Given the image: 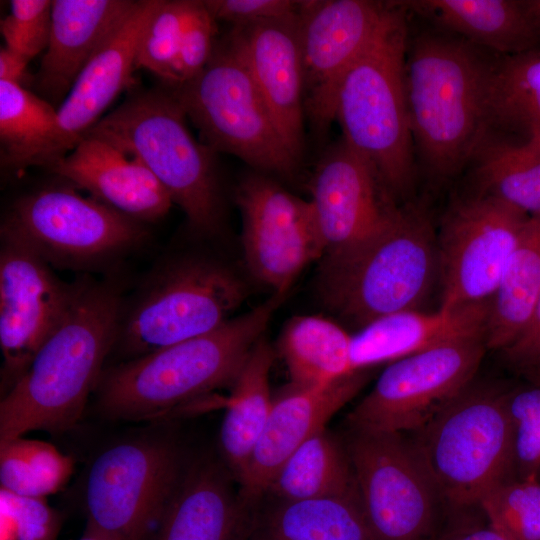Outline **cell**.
<instances>
[{
	"label": "cell",
	"instance_id": "cell-45",
	"mask_svg": "<svg viewBox=\"0 0 540 540\" xmlns=\"http://www.w3.org/2000/svg\"><path fill=\"white\" fill-rule=\"evenodd\" d=\"M31 59L27 56L2 47L0 50V81H6L25 87L28 80L27 66Z\"/></svg>",
	"mask_w": 540,
	"mask_h": 540
},
{
	"label": "cell",
	"instance_id": "cell-37",
	"mask_svg": "<svg viewBox=\"0 0 540 540\" xmlns=\"http://www.w3.org/2000/svg\"><path fill=\"white\" fill-rule=\"evenodd\" d=\"M194 0H160L140 38L136 67L157 75L166 87L175 84L182 35Z\"/></svg>",
	"mask_w": 540,
	"mask_h": 540
},
{
	"label": "cell",
	"instance_id": "cell-19",
	"mask_svg": "<svg viewBox=\"0 0 540 540\" xmlns=\"http://www.w3.org/2000/svg\"><path fill=\"white\" fill-rule=\"evenodd\" d=\"M366 370L318 386L290 383L273 398L264 429L238 482L241 496L255 507L280 467L350 401L367 381Z\"/></svg>",
	"mask_w": 540,
	"mask_h": 540
},
{
	"label": "cell",
	"instance_id": "cell-29",
	"mask_svg": "<svg viewBox=\"0 0 540 540\" xmlns=\"http://www.w3.org/2000/svg\"><path fill=\"white\" fill-rule=\"evenodd\" d=\"M274 352L262 337L251 349L224 400L219 432L221 460L239 482L269 417L273 398L269 374Z\"/></svg>",
	"mask_w": 540,
	"mask_h": 540
},
{
	"label": "cell",
	"instance_id": "cell-46",
	"mask_svg": "<svg viewBox=\"0 0 540 540\" xmlns=\"http://www.w3.org/2000/svg\"><path fill=\"white\" fill-rule=\"evenodd\" d=\"M523 4L531 20L540 32V0H525Z\"/></svg>",
	"mask_w": 540,
	"mask_h": 540
},
{
	"label": "cell",
	"instance_id": "cell-7",
	"mask_svg": "<svg viewBox=\"0 0 540 540\" xmlns=\"http://www.w3.org/2000/svg\"><path fill=\"white\" fill-rule=\"evenodd\" d=\"M505 393L473 381L410 434L448 514L478 508L485 492L514 477Z\"/></svg>",
	"mask_w": 540,
	"mask_h": 540
},
{
	"label": "cell",
	"instance_id": "cell-3",
	"mask_svg": "<svg viewBox=\"0 0 540 540\" xmlns=\"http://www.w3.org/2000/svg\"><path fill=\"white\" fill-rule=\"evenodd\" d=\"M443 30L408 43L405 92L414 148L433 178L446 180L470 164L486 135L492 57Z\"/></svg>",
	"mask_w": 540,
	"mask_h": 540
},
{
	"label": "cell",
	"instance_id": "cell-2",
	"mask_svg": "<svg viewBox=\"0 0 540 540\" xmlns=\"http://www.w3.org/2000/svg\"><path fill=\"white\" fill-rule=\"evenodd\" d=\"M286 295L273 293L209 333L105 367L94 391L96 409L111 420L157 421L231 388Z\"/></svg>",
	"mask_w": 540,
	"mask_h": 540
},
{
	"label": "cell",
	"instance_id": "cell-39",
	"mask_svg": "<svg viewBox=\"0 0 540 540\" xmlns=\"http://www.w3.org/2000/svg\"><path fill=\"white\" fill-rule=\"evenodd\" d=\"M61 526V514L46 498L0 488V540H57Z\"/></svg>",
	"mask_w": 540,
	"mask_h": 540
},
{
	"label": "cell",
	"instance_id": "cell-15",
	"mask_svg": "<svg viewBox=\"0 0 540 540\" xmlns=\"http://www.w3.org/2000/svg\"><path fill=\"white\" fill-rule=\"evenodd\" d=\"M235 201L250 272L273 293L287 294L300 272L325 254L311 203L258 171L241 179Z\"/></svg>",
	"mask_w": 540,
	"mask_h": 540
},
{
	"label": "cell",
	"instance_id": "cell-6",
	"mask_svg": "<svg viewBox=\"0 0 540 540\" xmlns=\"http://www.w3.org/2000/svg\"><path fill=\"white\" fill-rule=\"evenodd\" d=\"M406 9L390 8L377 34L345 75L335 121L342 138L375 167L395 199L415 180V148L405 92Z\"/></svg>",
	"mask_w": 540,
	"mask_h": 540
},
{
	"label": "cell",
	"instance_id": "cell-34",
	"mask_svg": "<svg viewBox=\"0 0 540 540\" xmlns=\"http://www.w3.org/2000/svg\"><path fill=\"white\" fill-rule=\"evenodd\" d=\"M477 192L540 214V147L485 139L472 162Z\"/></svg>",
	"mask_w": 540,
	"mask_h": 540
},
{
	"label": "cell",
	"instance_id": "cell-36",
	"mask_svg": "<svg viewBox=\"0 0 540 540\" xmlns=\"http://www.w3.org/2000/svg\"><path fill=\"white\" fill-rule=\"evenodd\" d=\"M478 509L510 540H540V477L496 484L483 494Z\"/></svg>",
	"mask_w": 540,
	"mask_h": 540
},
{
	"label": "cell",
	"instance_id": "cell-4",
	"mask_svg": "<svg viewBox=\"0 0 540 540\" xmlns=\"http://www.w3.org/2000/svg\"><path fill=\"white\" fill-rule=\"evenodd\" d=\"M438 270L432 221L423 207L408 204L370 238L324 256L319 293L331 311L360 329L386 315L418 309Z\"/></svg>",
	"mask_w": 540,
	"mask_h": 540
},
{
	"label": "cell",
	"instance_id": "cell-32",
	"mask_svg": "<svg viewBox=\"0 0 540 540\" xmlns=\"http://www.w3.org/2000/svg\"><path fill=\"white\" fill-rule=\"evenodd\" d=\"M540 293V214L529 216L490 300L487 349L502 351L525 328Z\"/></svg>",
	"mask_w": 540,
	"mask_h": 540
},
{
	"label": "cell",
	"instance_id": "cell-22",
	"mask_svg": "<svg viewBox=\"0 0 540 540\" xmlns=\"http://www.w3.org/2000/svg\"><path fill=\"white\" fill-rule=\"evenodd\" d=\"M48 171L145 224L164 217L173 205L168 192L140 159L95 136H83Z\"/></svg>",
	"mask_w": 540,
	"mask_h": 540
},
{
	"label": "cell",
	"instance_id": "cell-21",
	"mask_svg": "<svg viewBox=\"0 0 540 540\" xmlns=\"http://www.w3.org/2000/svg\"><path fill=\"white\" fill-rule=\"evenodd\" d=\"M222 460L187 462L152 540H249L255 507Z\"/></svg>",
	"mask_w": 540,
	"mask_h": 540
},
{
	"label": "cell",
	"instance_id": "cell-24",
	"mask_svg": "<svg viewBox=\"0 0 540 540\" xmlns=\"http://www.w3.org/2000/svg\"><path fill=\"white\" fill-rule=\"evenodd\" d=\"M160 0H141L82 69L58 106L61 127L76 146L116 97L133 84L138 44Z\"/></svg>",
	"mask_w": 540,
	"mask_h": 540
},
{
	"label": "cell",
	"instance_id": "cell-11",
	"mask_svg": "<svg viewBox=\"0 0 540 540\" xmlns=\"http://www.w3.org/2000/svg\"><path fill=\"white\" fill-rule=\"evenodd\" d=\"M1 230L22 240L52 267L68 270L116 261L148 237L145 223L64 185L17 199Z\"/></svg>",
	"mask_w": 540,
	"mask_h": 540
},
{
	"label": "cell",
	"instance_id": "cell-31",
	"mask_svg": "<svg viewBox=\"0 0 540 540\" xmlns=\"http://www.w3.org/2000/svg\"><path fill=\"white\" fill-rule=\"evenodd\" d=\"M264 497L286 501L332 497L358 499L345 443L326 428L318 432L280 467Z\"/></svg>",
	"mask_w": 540,
	"mask_h": 540
},
{
	"label": "cell",
	"instance_id": "cell-43",
	"mask_svg": "<svg viewBox=\"0 0 540 540\" xmlns=\"http://www.w3.org/2000/svg\"><path fill=\"white\" fill-rule=\"evenodd\" d=\"M500 352L513 369L530 378L540 376V293L525 328Z\"/></svg>",
	"mask_w": 540,
	"mask_h": 540
},
{
	"label": "cell",
	"instance_id": "cell-44",
	"mask_svg": "<svg viewBox=\"0 0 540 540\" xmlns=\"http://www.w3.org/2000/svg\"><path fill=\"white\" fill-rule=\"evenodd\" d=\"M449 516V523L434 540H510L491 525L478 508Z\"/></svg>",
	"mask_w": 540,
	"mask_h": 540
},
{
	"label": "cell",
	"instance_id": "cell-10",
	"mask_svg": "<svg viewBox=\"0 0 540 540\" xmlns=\"http://www.w3.org/2000/svg\"><path fill=\"white\" fill-rule=\"evenodd\" d=\"M187 462L177 442L164 435L108 446L87 471L86 525L115 540H152Z\"/></svg>",
	"mask_w": 540,
	"mask_h": 540
},
{
	"label": "cell",
	"instance_id": "cell-26",
	"mask_svg": "<svg viewBox=\"0 0 540 540\" xmlns=\"http://www.w3.org/2000/svg\"><path fill=\"white\" fill-rule=\"evenodd\" d=\"M401 4L440 30L495 53L513 55L535 49L540 32L523 1L413 0Z\"/></svg>",
	"mask_w": 540,
	"mask_h": 540
},
{
	"label": "cell",
	"instance_id": "cell-14",
	"mask_svg": "<svg viewBox=\"0 0 540 540\" xmlns=\"http://www.w3.org/2000/svg\"><path fill=\"white\" fill-rule=\"evenodd\" d=\"M528 218L480 193L454 202L437 236L441 309L491 300Z\"/></svg>",
	"mask_w": 540,
	"mask_h": 540
},
{
	"label": "cell",
	"instance_id": "cell-35",
	"mask_svg": "<svg viewBox=\"0 0 540 540\" xmlns=\"http://www.w3.org/2000/svg\"><path fill=\"white\" fill-rule=\"evenodd\" d=\"M74 471V460L49 442L15 438L0 443V488L46 498L61 490Z\"/></svg>",
	"mask_w": 540,
	"mask_h": 540
},
{
	"label": "cell",
	"instance_id": "cell-47",
	"mask_svg": "<svg viewBox=\"0 0 540 540\" xmlns=\"http://www.w3.org/2000/svg\"><path fill=\"white\" fill-rule=\"evenodd\" d=\"M78 540H115L114 538L100 532L88 525L85 526L83 534Z\"/></svg>",
	"mask_w": 540,
	"mask_h": 540
},
{
	"label": "cell",
	"instance_id": "cell-8",
	"mask_svg": "<svg viewBox=\"0 0 540 540\" xmlns=\"http://www.w3.org/2000/svg\"><path fill=\"white\" fill-rule=\"evenodd\" d=\"M247 295L238 274L204 255L161 261L122 304L112 352L124 360L209 333L231 319Z\"/></svg>",
	"mask_w": 540,
	"mask_h": 540
},
{
	"label": "cell",
	"instance_id": "cell-18",
	"mask_svg": "<svg viewBox=\"0 0 540 540\" xmlns=\"http://www.w3.org/2000/svg\"><path fill=\"white\" fill-rule=\"evenodd\" d=\"M309 189L324 256L370 238L400 207L371 162L342 137L321 154Z\"/></svg>",
	"mask_w": 540,
	"mask_h": 540
},
{
	"label": "cell",
	"instance_id": "cell-16",
	"mask_svg": "<svg viewBox=\"0 0 540 540\" xmlns=\"http://www.w3.org/2000/svg\"><path fill=\"white\" fill-rule=\"evenodd\" d=\"M390 2L305 0L298 14L304 76V112L323 139L335 121L340 85L377 34Z\"/></svg>",
	"mask_w": 540,
	"mask_h": 540
},
{
	"label": "cell",
	"instance_id": "cell-25",
	"mask_svg": "<svg viewBox=\"0 0 540 540\" xmlns=\"http://www.w3.org/2000/svg\"><path fill=\"white\" fill-rule=\"evenodd\" d=\"M490 301L426 313L420 309L392 313L351 336L354 370L401 358L470 336L485 335Z\"/></svg>",
	"mask_w": 540,
	"mask_h": 540
},
{
	"label": "cell",
	"instance_id": "cell-1",
	"mask_svg": "<svg viewBox=\"0 0 540 540\" xmlns=\"http://www.w3.org/2000/svg\"><path fill=\"white\" fill-rule=\"evenodd\" d=\"M123 298L116 284L82 278L59 325L1 396L0 443L76 428L116 341Z\"/></svg>",
	"mask_w": 540,
	"mask_h": 540
},
{
	"label": "cell",
	"instance_id": "cell-42",
	"mask_svg": "<svg viewBox=\"0 0 540 540\" xmlns=\"http://www.w3.org/2000/svg\"><path fill=\"white\" fill-rule=\"evenodd\" d=\"M216 21L232 27L296 16L301 1L292 0H203Z\"/></svg>",
	"mask_w": 540,
	"mask_h": 540
},
{
	"label": "cell",
	"instance_id": "cell-28",
	"mask_svg": "<svg viewBox=\"0 0 540 540\" xmlns=\"http://www.w3.org/2000/svg\"><path fill=\"white\" fill-rule=\"evenodd\" d=\"M485 139L540 147L539 50L496 55L487 86Z\"/></svg>",
	"mask_w": 540,
	"mask_h": 540
},
{
	"label": "cell",
	"instance_id": "cell-17",
	"mask_svg": "<svg viewBox=\"0 0 540 540\" xmlns=\"http://www.w3.org/2000/svg\"><path fill=\"white\" fill-rule=\"evenodd\" d=\"M1 396L23 376L55 331L76 291L14 235L0 230Z\"/></svg>",
	"mask_w": 540,
	"mask_h": 540
},
{
	"label": "cell",
	"instance_id": "cell-27",
	"mask_svg": "<svg viewBox=\"0 0 540 540\" xmlns=\"http://www.w3.org/2000/svg\"><path fill=\"white\" fill-rule=\"evenodd\" d=\"M75 145L63 131L58 108L25 87L0 81V161L21 171L38 166L47 170Z\"/></svg>",
	"mask_w": 540,
	"mask_h": 540
},
{
	"label": "cell",
	"instance_id": "cell-20",
	"mask_svg": "<svg viewBox=\"0 0 540 540\" xmlns=\"http://www.w3.org/2000/svg\"><path fill=\"white\" fill-rule=\"evenodd\" d=\"M298 14L232 27L226 36L247 65L288 148L301 163L305 112Z\"/></svg>",
	"mask_w": 540,
	"mask_h": 540
},
{
	"label": "cell",
	"instance_id": "cell-33",
	"mask_svg": "<svg viewBox=\"0 0 540 540\" xmlns=\"http://www.w3.org/2000/svg\"><path fill=\"white\" fill-rule=\"evenodd\" d=\"M351 336L337 323L320 316H296L285 326L280 351L291 383L325 385L355 371Z\"/></svg>",
	"mask_w": 540,
	"mask_h": 540
},
{
	"label": "cell",
	"instance_id": "cell-40",
	"mask_svg": "<svg viewBox=\"0 0 540 540\" xmlns=\"http://www.w3.org/2000/svg\"><path fill=\"white\" fill-rule=\"evenodd\" d=\"M52 1L12 0L10 13L1 20L5 46L32 59L47 48L51 31Z\"/></svg>",
	"mask_w": 540,
	"mask_h": 540
},
{
	"label": "cell",
	"instance_id": "cell-41",
	"mask_svg": "<svg viewBox=\"0 0 540 540\" xmlns=\"http://www.w3.org/2000/svg\"><path fill=\"white\" fill-rule=\"evenodd\" d=\"M217 21L203 1L194 0L186 23L175 70V84L182 85L197 76L209 62L217 43Z\"/></svg>",
	"mask_w": 540,
	"mask_h": 540
},
{
	"label": "cell",
	"instance_id": "cell-12",
	"mask_svg": "<svg viewBox=\"0 0 540 540\" xmlns=\"http://www.w3.org/2000/svg\"><path fill=\"white\" fill-rule=\"evenodd\" d=\"M359 504L376 540H434L441 496L411 437L349 430Z\"/></svg>",
	"mask_w": 540,
	"mask_h": 540
},
{
	"label": "cell",
	"instance_id": "cell-9",
	"mask_svg": "<svg viewBox=\"0 0 540 540\" xmlns=\"http://www.w3.org/2000/svg\"><path fill=\"white\" fill-rule=\"evenodd\" d=\"M217 153L240 158L254 171L292 177L300 162L288 148L253 77L228 37L217 40L203 70L166 87Z\"/></svg>",
	"mask_w": 540,
	"mask_h": 540
},
{
	"label": "cell",
	"instance_id": "cell-38",
	"mask_svg": "<svg viewBox=\"0 0 540 540\" xmlns=\"http://www.w3.org/2000/svg\"><path fill=\"white\" fill-rule=\"evenodd\" d=\"M512 431L514 477H540V376L506 389Z\"/></svg>",
	"mask_w": 540,
	"mask_h": 540
},
{
	"label": "cell",
	"instance_id": "cell-13",
	"mask_svg": "<svg viewBox=\"0 0 540 540\" xmlns=\"http://www.w3.org/2000/svg\"><path fill=\"white\" fill-rule=\"evenodd\" d=\"M486 349L476 335L391 362L347 415L349 430L415 433L474 381Z\"/></svg>",
	"mask_w": 540,
	"mask_h": 540
},
{
	"label": "cell",
	"instance_id": "cell-30",
	"mask_svg": "<svg viewBox=\"0 0 540 540\" xmlns=\"http://www.w3.org/2000/svg\"><path fill=\"white\" fill-rule=\"evenodd\" d=\"M263 499L268 504L256 506L249 540H376L358 499Z\"/></svg>",
	"mask_w": 540,
	"mask_h": 540
},
{
	"label": "cell",
	"instance_id": "cell-5",
	"mask_svg": "<svg viewBox=\"0 0 540 540\" xmlns=\"http://www.w3.org/2000/svg\"><path fill=\"white\" fill-rule=\"evenodd\" d=\"M186 120L165 87L133 94L85 135L140 159L185 213L189 229L211 237L225 216L218 153L194 138Z\"/></svg>",
	"mask_w": 540,
	"mask_h": 540
},
{
	"label": "cell",
	"instance_id": "cell-23",
	"mask_svg": "<svg viewBox=\"0 0 540 540\" xmlns=\"http://www.w3.org/2000/svg\"><path fill=\"white\" fill-rule=\"evenodd\" d=\"M136 4L130 0H54L46 52L34 76L38 95L64 101L82 69Z\"/></svg>",
	"mask_w": 540,
	"mask_h": 540
}]
</instances>
